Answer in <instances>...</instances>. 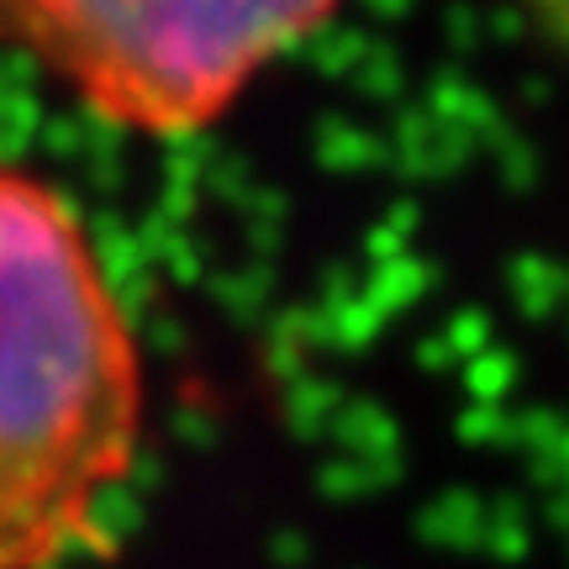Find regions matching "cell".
<instances>
[{"label": "cell", "mask_w": 569, "mask_h": 569, "mask_svg": "<svg viewBox=\"0 0 569 569\" xmlns=\"http://www.w3.org/2000/svg\"><path fill=\"white\" fill-rule=\"evenodd\" d=\"M142 448V353L74 211L0 169V569L106 549Z\"/></svg>", "instance_id": "cell-1"}, {"label": "cell", "mask_w": 569, "mask_h": 569, "mask_svg": "<svg viewBox=\"0 0 569 569\" xmlns=\"http://www.w3.org/2000/svg\"><path fill=\"white\" fill-rule=\"evenodd\" d=\"M84 106L138 132H190L338 0H6Z\"/></svg>", "instance_id": "cell-2"}]
</instances>
